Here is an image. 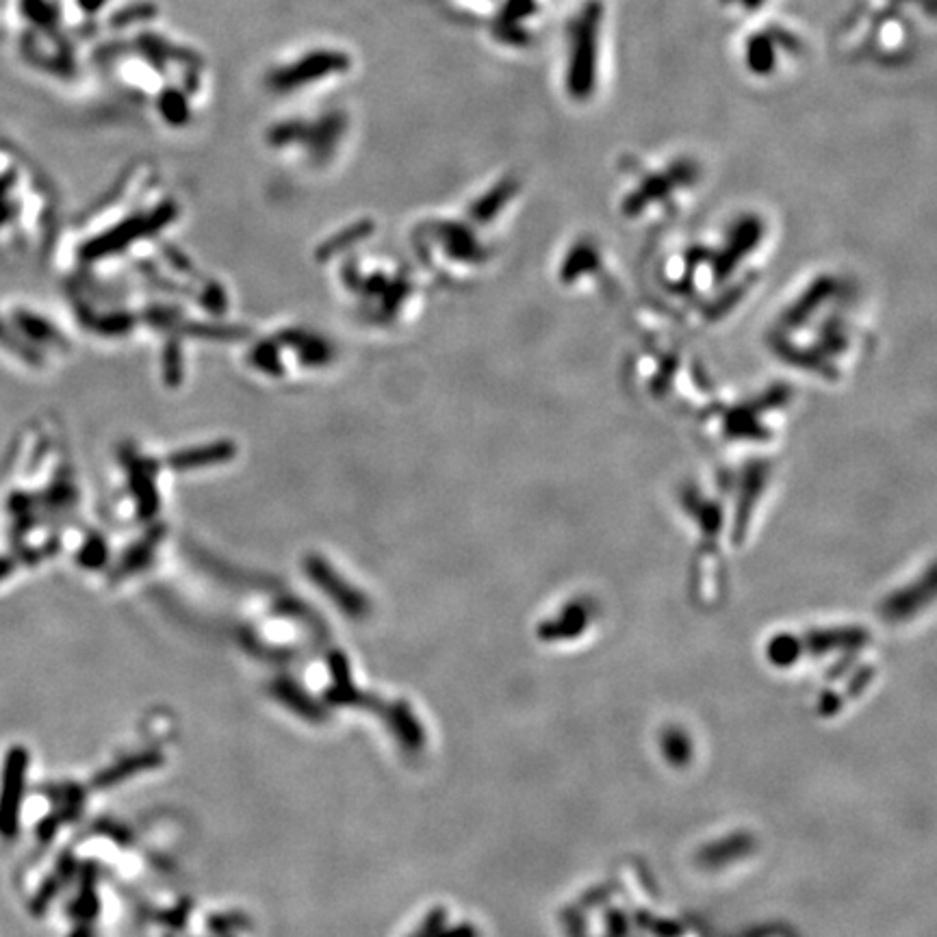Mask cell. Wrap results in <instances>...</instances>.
Returning <instances> with one entry per match:
<instances>
[{
  "instance_id": "obj_1",
  "label": "cell",
  "mask_w": 937,
  "mask_h": 937,
  "mask_svg": "<svg viewBox=\"0 0 937 937\" xmlns=\"http://www.w3.org/2000/svg\"><path fill=\"white\" fill-rule=\"evenodd\" d=\"M599 9L590 4L571 27L566 48V90L573 96H586L595 90L599 63Z\"/></svg>"
},
{
  "instance_id": "obj_2",
  "label": "cell",
  "mask_w": 937,
  "mask_h": 937,
  "mask_svg": "<svg viewBox=\"0 0 937 937\" xmlns=\"http://www.w3.org/2000/svg\"><path fill=\"white\" fill-rule=\"evenodd\" d=\"M24 764H27V760H24L20 751H16L7 760V769H4L3 794H0V823H3L4 832H12L13 814H16L18 803H20Z\"/></svg>"
}]
</instances>
